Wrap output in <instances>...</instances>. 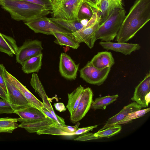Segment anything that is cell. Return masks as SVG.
Listing matches in <instances>:
<instances>
[{"label": "cell", "instance_id": "6da1fadb", "mask_svg": "<svg viewBox=\"0 0 150 150\" xmlns=\"http://www.w3.org/2000/svg\"><path fill=\"white\" fill-rule=\"evenodd\" d=\"M150 20V0H136L125 16L116 36L117 42L132 39Z\"/></svg>", "mask_w": 150, "mask_h": 150}, {"label": "cell", "instance_id": "7a4b0ae2", "mask_svg": "<svg viewBox=\"0 0 150 150\" xmlns=\"http://www.w3.org/2000/svg\"><path fill=\"white\" fill-rule=\"evenodd\" d=\"M2 8L13 20L24 22L48 15L51 10L44 6L20 0H4Z\"/></svg>", "mask_w": 150, "mask_h": 150}, {"label": "cell", "instance_id": "3957f363", "mask_svg": "<svg viewBox=\"0 0 150 150\" xmlns=\"http://www.w3.org/2000/svg\"><path fill=\"white\" fill-rule=\"evenodd\" d=\"M124 9H115L108 18L99 25L96 33L95 38L105 42H110L116 37L126 16Z\"/></svg>", "mask_w": 150, "mask_h": 150}, {"label": "cell", "instance_id": "277c9868", "mask_svg": "<svg viewBox=\"0 0 150 150\" xmlns=\"http://www.w3.org/2000/svg\"><path fill=\"white\" fill-rule=\"evenodd\" d=\"M52 18L71 20L78 19L83 0H52Z\"/></svg>", "mask_w": 150, "mask_h": 150}, {"label": "cell", "instance_id": "5b68a950", "mask_svg": "<svg viewBox=\"0 0 150 150\" xmlns=\"http://www.w3.org/2000/svg\"><path fill=\"white\" fill-rule=\"evenodd\" d=\"M101 14L100 11L94 10L91 18L80 30L72 33L75 39L79 43L83 42L90 49L94 45L96 33L100 25Z\"/></svg>", "mask_w": 150, "mask_h": 150}, {"label": "cell", "instance_id": "8992f818", "mask_svg": "<svg viewBox=\"0 0 150 150\" xmlns=\"http://www.w3.org/2000/svg\"><path fill=\"white\" fill-rule=\"evenodd\" d=\"M24 24L36 33L52 35L54 33H62L69 34L72 33L69 31L53 22L45 16L24 22Z\"/></svg>", "mask_w": 150, "mask_h": 150}, {"label": "cell", "instance_id": "52a82bcc", "mask_svg": "<svg viewBox=\"0 0 150 150\" xmlns=\"http://www.w3.org/2000/svg\"><path fill=\"white\" fill-rule=\"evenodd\" d=\"M111 69L107 67L102 69L94 67L90 61L79 70L80 77L86 82L99 86L107 79Z\"/></svg>", "mask_w": 150, "mask_h": 150}, {"label": "cell", "instance_id": "ba28073f", "mask_svg": "<svg viewBox=\"0 0 150 150\" xmlns=\"http://www.w3.org/2000/svg\"><path fill=\"white\" fill-rule=\"evenodd\" d=\"M93 96V92L90 88H84L76 108L70 114V120L72 123L77 122L85 116L91 108Z\"/></svg>", "mask_w": 150, "mask_h": 150}, {"label": "cell", "instance_id": "9c48e42d", "mask_svg": "<svg viewBox=\"0 0 150 150\" xmlns=\"http://www.w3.org/2000/svg\"><path fill=\"white\" fill-rule=\"evenodd\" d=\"M43 49L42 42L40 40L26 41L19 47L16 55V62L22 65L28 59L42 53Z\"/></svg>", "mask_w": 150, "mask_h": 150}, {"label": "cell", "instance_id": "30bf717a", "mask_svg": "<svg viewBox=\"0 0 150 150\" xmlns=\"http://www.w3.org/2000/svg\"><path fill=\"white\" fill-rule=\"evenodd\" d=\"M6 71L4 66L3 74L7 90L9 102L18 108L31 106L22 93L8 77Z\"/></svg>", "mask_w": 150, "mask_h": 150}, {"label": "cell", "instance_id": "8fae6325", "mask_svg": "<svg viewBox=\"0 0 150 150\" xmlns=\"http://www.w3.org/2000/svg\"><path fill=\"white\" fill-rule=\"evenodd\" d=\"M131 100L142 108L148 106L150 102V74H147L143 80L135 88Z\"/></svg>", "mask_w": 150, "mask_h": 150}, {"label": "cell", "instance_id": "7c38bea8", "mask_svg": "<svg viewBox=\"0 0 150 150\" xmlns=\"http://www.w3.org/2000/svg\"><path fill=\"white\" fill-rule=\"evenodd\" d=\"M79 64H76L71 58L65 53H61L59 57V71L61 75L69 80H75Z\"/></svg>", "mask_w": 150, "mask_h": 150}, {"label": "cell", "instance_id": "4fadbf2b", "mask_svg": "<svg viewBox=\"0 0 150 150\" xmlns=\"http://www.w3.org/2000/svg\"><path fill=\"white\" fill-rule=\"evenodd\" d=\"M18 121L21 122L19 125V127L24 128L31 133H36L51 125L59 124L48 117L44 120L38 121L25 120L20 117L18 118Z\"/></svg>", "mask_w": 150, "mask_h": 150}, {"label": "cell", "instance_id": "5bb4252c", "mask_svg": "<svg viewBox=\"0 0 150 150\" xmlns=\"http://www.w3.org/2000/svg\"><path fill=\"white\" fill-rule=\"evenodd\" d=\"M104 49L119 52L126 55H130L132 52L139 50L140 45L137 43H127L125 42H112L101 41L99 43Z\"/></svg>", "mask_w": 150, "mask_h": 150}, {"label": "cell", "instance_id": "9a60e30c", "mask_svg": "<svg viewBox=\"0 0 150 150\" xmlns=\"http://www.w3.org/2000/svg\"><path fill=\"white\" fill-rule=\"evenodd\" d=\"M6 73L8 79L22 93L30 105L41 111L43 107L42 102L36 98L25 86L6 70Z\"/></svg>", "mask_w": 150, "mask_h": 150}, {"label": "cell", "instance_id": "2e32d148", "mask_svg": "<svg viewBox=\"0 0 150 150\" xmlns=\"http://www.w3.org/2000/svg\"><path fill=\"white\" fill-rule=\"evenodd\" d=\"M142 108V107L136 102L134 101L131 103L124 106L119 112L108 119L103 127L99 131L115 125L123 120L129 113L141 109Z\"/></svg>", "mask_w": 150, "mask_h": 150}, {"label": "cell", "instance_id": "e0dca14e", "mask_svg": "<svg viewBox=\"0 0 150 150\" xmlns=\"http://www.w3.org/2000/svg\"><path fill=\"white\" fill-rule=\"evenodd\" d=\"M14 113L18 115L22 119L27 120H42L47 117L39 109L31 106L16 109Z\"/></svg>", "mask_w": 150, "mask_h": 150}, {"label": "cell", "instance_id": "ac0fdd59", "mask_svg": "<svg viewBox=\"0 0 150 150\" xmlns=\"http://www.w3.org/2000/svg\"><path fill=\"white\" fill-rule=\"evenodd\" d=\"M90 62L94 67L99 69L111 67L115 64L114 59L111 53L108 51L98 52Z\"/></svg>", "mask_w": 150, "mask_h": 150}, {"label": "cell", "instance_id": "d6986e66", "mask_svg": "<svg viewBox=\"0 0 150 150\" xmlns=\"http://www.w3.org/2000/svg\"><path fill=\"white\" fill-rule=\"evenodd\" d=\"M122 0H102L100 7L101 14L100 24L109 16L115 9H124Z\"/></svg>", "mask_w": 150, "mask_h": 150}, {"label": "cell", "instance_id": "ffe728a7", "mask_svg": "<svg viewBox=\"0 0 150 150\" xmlns=\"http://www.w3.org/2000/svg\"><path fill=\"white\" fill-rule=\"evenodd\" d=\"M18 48L13 38L0 33V52L13 57L14 55L16 54Z\"/></svg>", "mask_w": 150, "mask_h": 150}, {"label": "cell", "instance_id": "44dd1931", "mask_svg": "<svg viewBox=\"0 0 150 150\" xmlns=\"http://www.w3.org/2000/svg\"><path fill=\"white\" fill-rule=\"evenodd\" d=\"M31 86L34 89L36 93H38L42 100L43 106L49 111L53 108L47 96L44 88L40 81L38 75L33 73L30 81Z\"/></svg>", "mask_w": 150, "mask_h": 150}, {"label": "cell", "instance_id": "7402d4cb", "mask_svg": "<svg viewBox=\"0 0 150 150\" xmlns=\"http://www.w3.org/2000/svg\"><path fill=\"white\" fill-rule=\"evenodd\" d=\"M80 124L78 122L75 126H69L59 124L53 125L43 129L39 131L36 133L38 135L48 134L60 135L62 132L71 133L75 132L78 128Z\"/></svg>", "mask_w": 150, "mask_h": 150}, {"label": "cell", "instance_id": "603a6c76", "mask_svg": "<svg viewBox=\"0 0 150 150\" xmlns=\"http://www.w3.org/2000/svg\"><path fill=\"white\" fill-rule=\"evenodd\" d=\"M43 54L42 53L26 60L22 65V69L26 74L38 72L41 69Z\"/></svg>", "mask_w": 150, "mask_h": 150}, {"label": "cell", "instance_id": "cb8c5ba5", "mask_svg": "<svg viewBox=\"0 0 150 150\" xmlns=\"http://www.w3.org/2000/svg\"><path fill=\"white\" fill-rule=\"evenodd\" d=\"M56 38L54 42L60 45L69 47L76 49L80 46L79 43L74 38L71 34L62 33H54L52 34Z\"/></svg>", "mask_w": 150, "mask_h": 150}, {"label": "cell", "instance_id": "d4e9b609", "mask_svg": "<svg viewBox=\"0 0 150 150\" xmlns=\"http://www.w3.org/2000/svg\"><path fill=\"white\" fill-rule=\"evenodd\" d=\"M50 19L53 22L69 31L72 33L81 29L84 26L81 22V20L78 19L69 20L53 18Z\"/></svg>", "mask_w": 150, "mask_h": 150}, {"label": "cell", "instance_id": "484cf974", "mask_svg": "<svg viewBox=\"0 0 150 150\" xmlns=\"http://www.w3.org/2000/svg\"><path fill=\"white\" fill-rule=\"evenodd\" d=\"M84 88L81 85L71 93L68 94V101L66 106L70 114L76 108L82 95Z\"/></svg>", "mask_w": 150, "mask_h": 150}, {"label": "cell", "instance_id": "4316f807", "mask_svg": "<svg viewBox=\"0 0 150 150\" xmlns=\"http://www.w3.org/2000/svg\"><path fill=\"white\" fill-rule=\"evenodd\" d=\"M118 97L117 94L97 98L93 101L91 108L94 110L105 109L108 105L116 101Z\"/></svg>", "mask_w": 150, "mask_h": 150}, {"label": "cell", "instance_id": "83f0119b", "mask_svg": "<svg viewBox=\"0 0 150 150\" xmlns=\"http://www.w3.org/2000/svg\"><path fill=\"white\" fill-rule=\"evenodd\" d=\"M122 128L120 125H115L102 130L98 131L96 132L93 133L94 140L111 137L119 133Z\"/></svg>", "mask_w": 150, "mask_h": 150}, {"label": "cell", "instance_id": "f1b7e54d", "mask_svg": "<svg viewBox=\"0 0 150 150\" xmlns=\"http://www.w3.org/2000/svg\"><path fill=\"white\" fill-rule=\"evenodd\" d=\"M18 118L10 117L0 118V133H12L13 131L18 127L17 123Z\"/></svg>", "mask_w": 150, "mask_h": 150}, {"label": "cell", "instance_id": "f546056e", "mask_svg": "<svg viewBox=\"0 0 150 150\" xmlns=\"http://www.w3.org/2000/svg\"><path fill=\"white\" fill-rule=\"evenodd\" d=\"M150 110V108L139 110L129 113L123 120L115 125L125 124L129 123L132 120L143 116Z\"/></svg>", "mask_w": 150, "mask_h": 150}, {"label": "cell", "instance_id": "4dcf8cb0", "mask_svg": "<svg viewBox=\"0 0 150 150\" xmlns=\"http://www.w3.org/2000/svg\"><path fill=\"white\" fill-rule=\"evenodd\" d=\"M93 8L83 2L79 11L78 19L81 20H89L93 15Z\"/></svg>", "mask_w": 150, "mask_h": 150}, {"label": "cell", "instance_id": "1f68e13d", "mask_svg": "<svg viewBox=\"0 0 150 150\" xmlns=\"http://www.w3.org/2000/svg\"><path fill=\"white\" fill-rule=\"evenodd\" d=\"M18 108L11 104L8 101L3 99H0V114L12 113Z\"/></svg>", "mask_w": 150, "mask_h": 150}, {"label": "cell", "instance_id": "d6a6232c", "mask_svg": "<svg viewBox=\"0 0 150 150\" xmlns=\"http://www.w3.org/2000/svg\"><path fill=\"white\" fill-rule=\"evenodd\" d=\"M98 125H95L93 126L83 127L81 128H78L75 132L73 133H68L62 132V136H72L75 135H80L84 133L88 132L98 127Z\"/></svg>", "mask_w": 150, "mask_h": 150}, {"label": "cell", "instance_id": "836d02e7", "mask_svg": "<svg viewBox=\"0 0 150 150\" xmlns=\"http://www.w3.org/2000/svg\"><path fill=\"white\" fill-rule=\"evenodd\" d=\"M42 6L51 10L52 0H20Z\"/></svg>", "mask_w": 150, "mask_h": 150}, {"label": "cell", "instance_id": "e575fe53", "mask_svg": "<svg viewBox=\"0 0 150 150\" xmlns=\"http://www.w3.org/2000/svg\"><path fill=\"white\" fill-rule=\"evenodd\" d=\"M4 66L3 64H0V86L8 96L6 84L3 74V68Z\"/></svg>", "mask_w": 150, "mask_h": 150}, {"label": "cell", "instance_id": "d590c367", "mask_svg": "<svg viewBox=\"0 0 150 150\" xmlns=\"http://www.w3.org/2000/svg\"><path fill=\"white\" fill-rule=\"evenodd\" d=\"M83 2L93 8L96 9L98 11H100L97 5V0H83Z\"/></svg>", "mask_w": 150, "mask_h": 150}, {"label": "cell", "instance_id": "8d00e7d4", "mask_svg": "<svg viewBox=\"0 0 150 150\" xmlns=\"http://www.w3.org/2000/svg\"><path fill=\"white\" fill-rule=\"evenodd\" d=\"M56 110L60 112H64L66 110V108L62 103H55L54 104Z\"/></svg>", "mask_w": 150, "mask_h": 150}, {"label": "cell", "instance_id": "74e56055", "mask_svg": "<svg viewBox=\"0 0 150 150\" xmlns=\"http://www.w3.org/2000/svg\"><path fill=\"white\" fill-rule=\"evenodd\" d=\"M41 111L44 113L47 117L50 118L54 121L57 122L52 113L48 109L43 107L42 108Z\"/></svg>", "mask_w": 150, "mask_h": 150}, {"label": "cell", "instance_id": "f35d334b", "mask_svg": "<svg viewBox=\"0 0 150 150\" xmlns=\"http://www.w3.org/2000/svg\"><path fill=\"white\" fill-rule=\"evenodd\" d=\"M0 94L1 97L2 98L8 102V96L5 93L0 86Z\"/></svg>", "mask_w": 150, "mask_h": 150}, {"label": "cell", "instance_id": "ab89813d", "mask_svg": "<svg viewBox=\"0 0 150 150\" xmlns=\"http://www.w3.org/2000/svg\"><path fill=\"white\" fill-rule=\"evenodd\" d=\"M102 0H97V4L98 8L100 9V5L101 3Z\"/></svg>", "mask_w": 150, "mask_h": 150}, {"label": "cell", "instance_id": "60d3db41", "mask_svg": "<svg viewBox=\"0 0 150 150\" xmlns=\"http://www.w3.org/2000/svg\"><path fill=\"white\" fill-rule=\"evenodd\" d=\"M4 0H0V5H1V4L2 3V2Z\"/></svg>", "mask_w": 150, "mask_h": 150}, {"label": "cell", "instance_id": "b9f144b4", "mask_svg": "<svg viewBox=\"0 0 150 150\" xmlns=\"http://www.w3.org/2000/svg\"></svg>", "mask_w": 150, "mask_h": 150}]
</instances>
